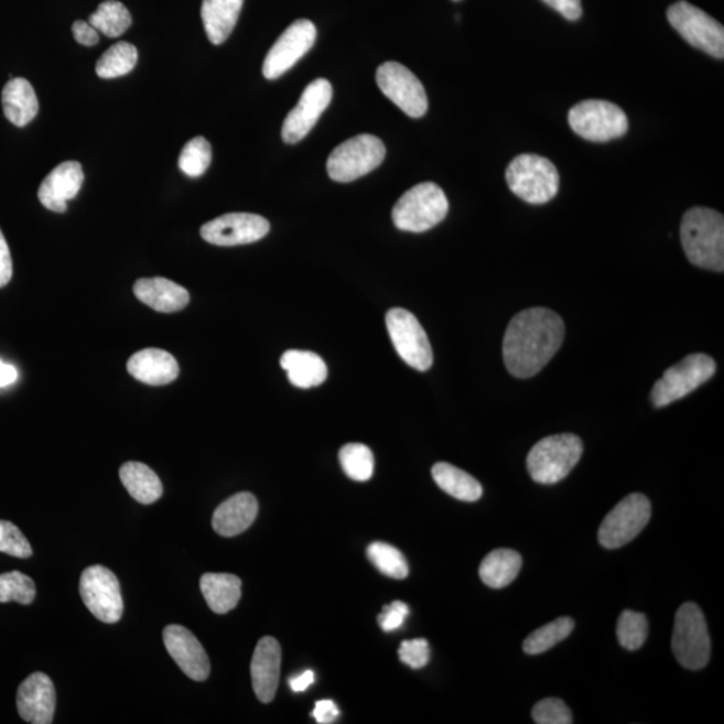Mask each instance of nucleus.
I'll return each instance as SVG.
<instances>
[{"instance_id": "nucleus-1", "label": "nucleus", "mask_w": 724, "mask_h": 724, "mask_svg": "<svg viewBox=\"0 0 724 724\" xmlns=\"http://www.w3.org/2000/svg\"><path fill=\"white\" fill-rule=\"evenodd\" d=\"M565 324L547 307H530L512 317L504 337V360L517 379H529L561 348Z\"/></svg>"}, {"instance_id": "nucleus-2", "label": "nucleus", "mask_w": 724, "mask_h": 724, "mask_svg": "<svg viewBox=\"0 0 724 724\" xmlns=\"http://www.w3.org/2000/svg\"><path fill=\"white\" fill-rule=\"evenodd\" d=\"M680 238L687 258L705 270H724V219L715 209L695 207L683 216Z\"/></svg>"}, {"instance_id": "nucleus-3", "label": "nucleus", "mask_w": 724, "mask_h": 724, "mask_svg": "<svg viewBox=\"0 0 724 724\" xmlns=\"http://www.w3.org/2000/svg\"><path fill=\"white\" fill-rule=\"evenodd\" d=\"M583 442L573 433L543 437L528 455L531 478L541 485H554L566 478L583 456Z\"/></svg>"}, {"instance_id": "nucleus-4", "label": "nucleus", "mask_w": 724, "mask_h": 724, "mask_svg": "<svg viewBox=\"0 0 724 724\" xmlns=\"http://www.w3.org/2000/svg\"><path fill=\"white\" fill-rule=\"evenodd\" d=\"M449 199L435 183L414 185L395 204L392 219L401 231L424 233L431 230L449 214Z\"/></svg>"}, {"instance_id": "nucleus-5", "label": "nucleus", "mask_w": 724, "mask_h": 724, "mask_svg": "<svg viewBox=\"0 0 724 724\" xmlns=\"http://www.w3.org/2000/svg\"><path fill=\"white\" fill-rule=\"evenodd\" d=\"M506 182L519 199L544 204L559 194L560 173L548 159L538 154H519L507 166Z\"/></svg>"}, {"instance_id": "nucleus-6", "label": "nucleus", "mask_w": 724, "mask_h": 724, "mask_svg": "<svg viewBox=\"0 0 724 724\" xmlns=\"http://www.w3.org/2000/svg\"><path fill=\"white\" fill-rule=\"evenodd\" d=\"M386 145L374 134H358L334 148L326 170L338 183H349L368 175L386 159Z\"/></svg>"}, {"instance_id": "nucleus-7", "label": "nucleus", "mask_w": 724, "mask_h": 724, "mask_svg": "<svg viewBox=\"0 0 724 724\" xmlns=\"http://www.w3.org/2000/svg\"><path fill=\"white\" fill-rule=\"evenodd\" d=\"M672 651L687 670L698 671L707 666L711 640L707 623L698 605L685 603L680 606L674 617Z\"/></svg>"}, {"instance_id": "nucleus-8", "label": "nucleus", "mask_w": 724, "mask_h": 724, "mask_svg": "<svg viewBox=\"0 0 724 724\" xmlns=\"http://www.w3.org/2000/svg\"><path fill=\"white\" fill-rule=\"evenodd\" d=\"M715 372L716 363L713 357L703 353L684 357L682 361L668 368L663 377L655 382L651 391L652 404L663 408L685 398L709 381Z\"/></svg>"}, {"instance_id": "nucleus-9", "label": "nucleus", "mask_w": 724, "mask_h": 724, "mask_svg": "<svg viewBox=\"0 0 724 724\" xmlns=\"http://www.w3.org/2000/svg\"><path fill=\"white\" fill-rule=\"evenodd\" d=\"M568 120L575 133L593 142L615 140L628 131V117L624 110L603 100H586L574 105Z\"/></svg>"}, {"instance_id": "nucleus-10", "label": "nucleus", "mask_w": 724, "mask_h": 724, "mask_svg": "<svg viewBox=\"0 0 724 724\" xmlns=\"http://www.w3.org/2000/svg\"><path fill=\"white\" fill-rule=\"evenodd\" d=\"M668 22L691 46L711 57H724V29L714 18L705 14L685 0L671 6L667 11Z\"/></svg>"}, {"instance_id": "nucleus-11", "label": "nucleus", "mask_w": 724, "mask_h": 724, "mask_svg": "<svg viewBox=\"0 0 724 724\" xmlns=\"http://www.w3.org/2000/svg\"><path fill=\"white\" fill-rule=\"evenodd\" d=\"M387 329L402 361L425 372L432 367L433 355L429 336L411 312L395 307L387 313Z\"/></svg>"}, {"instance_id": "nucleus-12", "label": "nucleus", "mask_w": 724, "mask_h": 724, "mask_svg": "<svg viewBox=\"0 0 724 724\" xmlns=\"http://www.w3.org/2000/svg\"><path fill=\"white\" fill-rule=\"evenodd\" d=\"M79 594L86 608L98 620L115 624L123 614L121 586L116 574L101 565L89 566L80 574Z\"/></svg>"}, {"instance_id": "nucleus-13", "label": "nucleus", "mask_w": 724, "mask_h": 724, "mask_svg": "<svg viewBox=\"0 0 724 724\" xmlns=\"http://www.w3.org/2000/svg\"><path fill=\"white\" fill-rule=\"evenodd\" d=\"M651 503L642 494H630L623 499L598 530V541L605 549H618L635 540L651 519Z\"/></svg>"}, {"instance_id": "nucleus-14", "label": "nucleus", "mask_w": 724, "mask_h": 724, "mask_svg": "<svg viewBox=\"0 0 724 724\" xmlns=\"http://www.w3.org/2000/svg\"><path fill=\"white\" fill-rule=\"evenodd\" d=\"M377 85L388 97L412 119H420L429 110V97L422 83L399 62H386L376 72Z\"/></svg>"}, {"instance_id": "nucleus-15", "label": "nucleus", "mask_w": 724, "mask_h": 724, "mask_svg": "<svg viewBox=\"0 0 724 724\" xmlns=\"http://www.w3.org/2000/svg\"><path fill=\"white\" fill-rule=\"evenodd\" d=\"M315 39L317 29L312 21L299 20L290 24L266 55L262 69L264 78L277 79L292 69L303 55L311 52Z\"/></svg>"}, {"instance_id": "nucleus-16", "label": "nucleus", "mask_w": 724, "mask_h": 724, "mask_svg": "<svg viewBox=\"0 0 724 724\" xmlns=\"http://www.w3.org/2000/svg\"><path fill=\"white\" fill-rule=\"evenodd\" d=\"M333 98V86L325 78L314 79L303 90L296 107L290 111L282 127V139L287 144H296L305 139Z\"/></svg>"}, {"instance_id": "nucleus-17", "label": "nucleus", "mask_w": 724, "mask_h": 724, "mask_svg": "<svg viewBox=\"0 0 724 724\" xmlns=\"http://www.w3.org/2000/svg\"><path fill=\"white\" fill-rule=\"evenodd\" d=\"M270 231V223L261 215L233 213L209 220L201 228L202 238L215 246L249 245Z\"/></svg>"}, {"instance_id": "nucleus-18", "label": "nucleus", "mask_w": 724, "mask_h": 724, "mask_svg": "<svg viewBox=\"0 0 724 724\" xmlns=\"http://www.w3.org/2000/svg\"><path fill=\"white\" fill-rule=\"evenodd\" d=\"M164 646L181 670L195 682H204L212 672L206 649L183 625L172 624L164 629Z\"/></svg>"}, {"instance_id": "nucleus-19", "label": "nucleus", "mask_w": 724, "mask_h": 724, "mask_svg": "<svg viewBox=\"0 0 724 724\" xmlns=\"http://www.w3.org/2000/svg\"><path fill=\"white\" fill-rule=\"evenodd\" d=\"M57 704L54 684L47 674L31 673L17 692V707L22 720L33 724H51Z\"/></svg>"}, {"instance_id": "nucleus-20", "label": "nucleus", "mask_w": 724, "mask_h": 724, "mask_svg": "<svg viewBox=\"0 0 724 724\" xmlns=\"http://www.w3.org/2000/svg\"><path fill=\"white\" fill-rule=\"evenodd\" d=\"M83 165L77 161H65L48 173L39 190L43 207L54 213H65L67 202L78 195L84 184Z\"/></svg>"}, {"instance_id": "nucleus-21", "label": "nucleus", "mask_w": 724, "mask_h": 724, "mask_svg": "<svg viewBox=\"0 0 724 724\" xmlns=\"http://www.w3.org/2000/svg\"><path fill=\"white\" fill-rule=\"evenodd\" d=\"M282 651L274 637L259 640L251 660L252 689L262 703H270L280 683Z\"/></svg>"}, {"instance_id": "nucleus-22", "label": "nucleus", "mask_w": 724, "mask_h": 724, "mask_svg": "<svg viewBox=\"0 0 724 724\" xmlns=\"http://www.w3.org/2000/svg\"><path fill=\"white\" fill-rule=\"evenodd\" d=\"M128 372L148 386H166L179 377V364L171 353L161 349H144L129 358Z\"/></svg>"}, {"instance_id": "nucleus-23", "label": "nucleus", "mask_w": 724, "mask_h": 724, "mask_svg": "<svg viewBox=\"0 0 724 724\" xmlns=\"http://www.w3.org/2000/svg\"><path fill=\"white\" fill-rule=\"evenodd\" d=\"M133 293L139 301L160 313L181 312L190 303L187 290L161 277L142 278L134 283Z\"/></svg>"}, {"instance_id": "nucleus-24", "label": "nucleus", "mask_w": 724, "mask_h": 724, "mask_svg": "<svg viewBox=\"0 0 724 724\" xmlns=\"http://www.w3.org/2000/svg\"><path fill=\"white\" fill-rule=\"evenodd\" d=\"M258 510V500L252 494H235L215 510L213 528L223 537L239 536L256 521Z\"/></svg>"}, {"instance_id": "nucleus-25", "label": "nucleus", "mask_w": 724, "mask_h": 724, "mask_svg": "<svg viewBox=\"0 0 724 724\" xmlns=\"http://www.w3.org/2000/svg\"><path fill=\"white\" fill-rule=\"evenodd\" d=\"M2 105L6 119L20 128L33 121L40 110L33 85L24 78H12L4 85Z\"/></svg>"}, {"instance_id": "nucleus-26", "label": "nucleus", "mask_w": 724, "mask_h": 724, "mask_svg": "<svg viewBox=\"0 0 724 724\" xmlns=\"http://www.w3.org/2000/svg\"><path fill=\"white\" fill-rule=\"evenodd\" d=\"M245 0H203L202 21L209 42L221 45L231 35Z\"/></svg>"}, {"instance_id": "nucleus-27", "label": "nucleus", "mask_w": 724, "mask_h": 724, "mask_svg": "<svg viewBox=\"0 0 724 724\" xmlns=\"http://www.w3.org/2000/svg\"><path fill=\"white\" fill-rule=\"evenodd\" d=\"M281 367L287 370L290 382L302 389L318 387L327 377L325 361L313 352H284Z\"/></svg>"}, {"instance_id": "nucleus-28", "label": "nucleus", "mask_w": 724, "mask_h": 724, "mask_svg": "<svg viewBox=\"0 0 724 724\" xmlns=\"http://www.w3.org/2000/svg\"><path fill=\"white\" fill-rule=\"evenodd\" d=\"M201 590L209 609L226 615L239 603L241 581L234 574L206 573L202 575Z\"/></svg>"}, {"instance_id": "nucleus-29", "label": "nucleus", "mask_w": 724, "mask_h": 724, "mask_svg": "<svg viewBox=\"0 0 724 724\" xmlns=\"http://www.w3.org/2000/svg\"><path fill=\"white\" fill-rule=\"evenodd\" d=\"M123 487L141 505H152L163 495V485L156 473L147 464L128 462L120 468Z\"/></svg>"}, {"instance_id": "nucleus-30", "label": "nucleus", "mask_w": 724, "mask_h": 724, "mask_svg": "<svg viewBox=\"0 0 724 724\" xmlns=\"http://www.w3.org/2000/svg\"><path fill=\"white\" fill-rule=\"evenodd\" d=\"M522 568V556L511 549H497L482 561L479 575L493 590H503L517 579Z\"/></svg>"}, {"instance_id": "nucleus-31", "label": "nucleus", "mask_w": 724, "mask_h": 724, "mask_svg": "<svg viewBox=\"0 0 724 724\" xmlns=\"http://www.w3.org/2000/svg\"><path fill=\"white\" fill-rule=\"evenodd\" d=\"M432 478L444 493L463 503H476L480 499L483 488L474 476L450 463H436L432 467Z\"/></svg>"}, {"instance_id": "nucleus-32", "label": "nucleus", "mask_w": 724, "mask_h": 724, "mask_svg": "<svg viewBox=\"0 0 724 724\" xmlns=\"http://www.w3.org/2000/svg\"><path fill=\"white\" fill-rule=\"evenodd\" d=\"M139 52L132 43L117 42L108 48L96 65L97 76L102 79H114L131 73L138 65Z\"/></svg>"}, {"instance_id": "nucleus-33", "label": "nucleus", "mask_w": 724, "mask_h": 724, "mask_svg": "<svg viewBox=\"0 0 724 724\" xmlns=\"http://www.w3.org/2000/svg\"><path fill=\"white\" fill-rule=\"evenodd\" d=\"M89 23L98 33H102L108 39H117L131 28V12L117 0H107L98 6L96 12L89 17Z\"/></svg>"}, {"instance_id": "nucleus-34", "label": "nucleus", "mask_w": 724, "mask_h": 724, "mask_svg": "<svg viewBox=\"0 0 724 724\" xmlns=\"http://www.w3.org/2000/svg\"><path fill=\"white\" fill-rule=\"evenodd\" d=\"M574 629L571 617H560L534 630L523 642V651L528 655H541L553 648L555 644L565 640Z\"/></svg>"}, {"instance_id": "nucleus-35", "label": "nucleus", "mask_w": 724, "mask_h": 724, "mask_svg": "<svg viewBox=\"0 0 724 724\" xmlns=\"http://www.w3.org/2000/svg\"><path fill=\"white\" fill-rule=\"evenodd\" d=\"M339 463L346 475L356 482H367L374 476L375 457L365 444L350 443L339 450Z\"/></svg>"}, {"instance_id": "nucleus-36", "label": "nucleus", "mask_w": 724, "mask_h": 724, "mask_svg": "<svg viewBox=\"0 0 724 724\" xmlns=\"http://www.w3.org/2000/svg\"><path fill=\"white\" fill-rule=\"evenodd\" d=\"M367 554L369 561L387 577L402 580L410 573L406 556L391 544L383 542L369 544Z\"/></svg>"}, {"instance_id": "nucleus-37", "label": "nucleus", "mask_w": 724, "mask_h": 724, "mask_svg": "<svg viewBox=\"0 0 724 724\" xmlns=\"http://www.w3.org/2000/svg\"><path fill=\"white\" fill-rule=\"evenodd\" d=\"M213 161L212 144L203 138L192 139L184 145L179 158V169L190 177H201Z\"/></svg>"}, {"instance_id": "nucleus-38", "label": "nucleus", "mask_w": 724, "mask_h": 724, "mask_svg": "<svg viewBox=\"0 0 724 724\" xmlns=\"http://www.w3.org/2000/svg\"><path fill=\"white\" fill-rule=\"evenodd\" d=\"M36 596L34 581L21 572L0 574V603L30 605Z\"/></svg>"}, {"instance_id": "nucleus-39", "label": "nucleus", "mask_w": 724, "mask_h": 724, "mask_svg": "<svg viewBox=\"0 0 724 724\" xmlns=\"http://www.w3.org/2000/svg\"><path fill=\"white\" fill-rule=\"evenodd\" d=\"M648 636L647 617L634 610H624L617 623V639L628 651H637Z\"/></svg>"}, {"instance_id": "nucleus-40", "label": "nucleus", "mask_w": 724, "mask_h": 724, "mask_svg": "<svg viewBox=\"0 0 724 724\" xmlns=\"http://www.w3.org/2000/svg\"><path fill=\"white\" fill-rule=\"evenodd\" d=\"M0 552L17 559H29L33 555L28 538L9 521H0Z\"/></svg>"}, {"instance_id": "nucleus-41", "label": "nucleus", "mask_w": 724, "mask_h": 724, "mask_svg": "<svg viewBox=\"0 0 724 724\" xmlns=\"http://www.w3.org/2000/svg\"><path fill=\"white\" fill-rule=\"evenodd\" d=\"M533 720L538 724H571L573 723L571 710L556 698L543 699L533 709Z\"/></svg>"}, {"instance_id": "nucleus-42", "label": "nucleus", "mask_w": 724, "mask_h": 724, "mask_svg": "<svg viewBox=\"0 0 724 724\" xmlns=\"http://www.w3.org/2000/svg\"><path fill=\"white\" fill-rule=\"evenodd\" d=\"M399 658L402 663L420 670V668L429 664L430 661V644L425 639H414L402 641L399 649Z\"/></svg>"}, {"instance_id": "nucleus-43", "label": "nucleus", "mask_w": 724, "mask_h": 724, "mask_svg": "<svg viewBox=\"0 0 724 724\" xmlns=\"http://www.w3.org/2000/svg\"><path fill=\"white\" fill-rule=\"evenodd\" d=\"M410 615V608L402 602H393L391 605L383 606L379 615V624L383 633H393L404 624L407 616Z\"/></svg>"}, {"instance_id": "nucleus-44", "label": "nucleus", "mask_w": 724, "mask_h": 724, "mask_svg": "<svg viewBox=\"0 0 724 724\" xmlns=\"http://www.w3.org/2000/svg\"><path fill=\"white\" fill-rule=\"evenodd\" d=\"M74 39L83 46H96L100 42V33L89 22L76 21L73 23Z\"/></svg>"}, {"instance_id": "nucleus-45", "label": "nucleus", "mask_w": 724, "mask_h": 724, "mask_svg": "<svg viewBox=\"0 0 724 724\" xmlns=\"http://www.w3.org/2000/svg\"><path fill=\"white\" fill-rule=\"evenodd\" d=\"M543 2L569 21H577L583 15L581 0H543Z\"/></svg>"}, {"instance_id": "nucleus-46", "label": "nucleus", "mask_w": 724, "mask_h": 724, "mask_svg": "<svg viewBox=\"0 0 724 724\" xmlns=\"http://www.w3.org/2000/svg\"><path fill=\"white\" fill-rule=\"evenodd\" d=\"M320 724H331L337 721L339 710L331 699H324L315 703V709L312 714Z\"/></svg>"}, {"instance_id": "nucleus-47", "label": "nucleus", "mask_w": 724, "mask_h": 724, "mask_svg": "<svg viewBox=\"0 0 724 724\" xmlns=\"http://www.w3.org/2000/svg\"><path fill=\"white\" fill-rule=\"evenodd\" d=\"M12 259L8 241L0 231V288H4L11 281Z\"/></svg>"}, {"instance_id": "nucleus-48", "label": "nucleus", "mask_w": 724, "mask_h": 724, "mask_svg": "<svg viewBox=\"0 0 724 724\" xmlns=\"http://www.w3.org/2000/svg\"><path fill=\"white\" fill-rule=\"evenodd\" d=\"M314 683V672L306 671L299 677H293L289 679L290 689L294 692H303L309 689Z\"/></svg>"}, {"instance_id": "nucleus-49", "label": "nucleus", "mask_w": 724, "mask_h": 724, "mask_svg": "<svg viewBox=\"0 0 724 724\" xmlns=\"http://www.w3.org/2000/svg\"><path fill=\"white\" fill-rule=\"evenodd\" d=\"M18 380V370L10 364L0 360V388L9 387Z\"/></svg>"}, {"instance_id": "nucleus-50", "label": "nucleus", "mask_w": 724, "mask_h": 724, "mask_svg": "<svg viewBox=\"0 0 724 724\" xmlns=\"http://www.w3.org/2000/svg\"><path fill=\"white\" fill-rule=\"evenodd\" d=\"M455 2H460V0H455Z\"/></svg>"}]
</instances>
